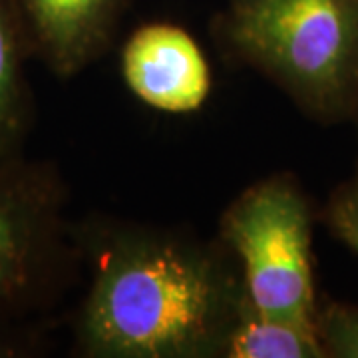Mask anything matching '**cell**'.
Segmentation results:
<instances>
[{
    "label": "cell",
    "mask_w": 358,
    "mask_h": 358,
    "mask_svg": "<svg viewBox=\"0 0 358 358\" xmlns=\"http://www.w3.org/2000/svg\"><path fill=\"white\" fill-rule=\"evenodd\" d=\"M310 231L307 195L285 173L247 187L223 213L221 241L237 259L249 303L259 313L315 324Z\"/></svg>",
    "instance_id": "obj_3"
},
{
    "label": "cell",
    "mask_w": 358,
    "mask_h": 358,
    "mask_svg": "<svg viewBox=\"0 0 358 358\" xmlns=\"http://www.w3.org/2000/svg\"><path fill=\"white\" fill-rule=\"evenodd\" d=\"M225 358H324V350L315 324L271 317L247 301Z\"/></svg>",
    "instance_id": "obj_8"
},
{
    "label": "cell",
    "mask_w": 358,
    "mask_h": 358,
    "mask_svg": "<svg viewBox=\"0 0 358 358\" xmlns=\"http://www.w3.org/2000/svg\"><path fill=\"white\" fill-rule=\"evenodd\" d=\"M357 173H358V171H357Z\"/></svg>",
    "instance_id": "obj_13"
},
{
    "label": "cell",
    "mask_w": 358,
    "mask_h": 358,
    "mask_svg": "<svg viewBox=\"0 0 358 358\" xmlns=\"http://www.w3.org/2000/svg\"><path fill=\"white\" fill-rule=\"evenodd\" d=\"M350 124H355V128L358 131V100H357V106H355V114L350 117Z\"/></svg>",
    "instance_id": "obj_11"
},
{
    "label": "cell",
    "mask_w": 358,
    "mask_h": 358,
    "mask_svg": "<svg viewBox=\"0 0 358 358\" xmlns=\"http://www.w3.org/2000/svg\"><path fill=\"white\" fill-rule=\"evenodd\" d=\"M60 176L24 154L0 159V327L26 329L64 282L78 231L64 215Z\"/></svg>",
    "instance_id": "obj_4"
},
{
    "label": "cell",
    "mask_w": 358,
    "mask_h": 358,
    "mask_svg": "<svg viewBox=\"0 0 358 358\" xmlns=\"http://www.w3.org/2000/svg\"><path fill=\"white\" fill-rule=\"evenodd\" d=\"M122 74L141 102L166 114L199 110L211 88L201 48L173 24L138 28L122 52Z\"/></svg>",
    "instance_id": "obj_5"
},
{
    "label": "cell",
    "mask_w": 358,
    "mask_h": 358,
    "mask_svg": "<svg viewBox=\"0 0 358 358\" xmlns=\"http://www.w3.org/2000/svg\"><path fill=\"white\" fill-rule=\"evenodd\" d=\"M243 2H249V0H231V4H243Z\"/></svg>",
    "instance_id": "obj_12"
},
{
    "label": "cell",
    "mask_w": 358,
    "mask_h": 358,
    "mask_svg": "<svg viewBox=\"0 0 358 358\" xmlns=\"http://www.w3.org/2000/svg\"><path fill=\"white\" fill-rule=\"evenodd\" d=\"M32 56L58 78L76 76L102 56L126 0H13Z\"/></svg>",
    "instance_id": "obj_6"
},
{
    "label": "cell",
    "mask_w": 358,
    "mask_h": 358,
    "mask_svg": "<svg viewBox=\"0 0 358 358\" xmlns=\"http://www.w3.org/2000/svg\"><path fill=\"white\" fill-rule=\"evenodd\" d=\"M315 331L324 358H358V307L324 303L317 307Z\"/></svg>",
    "instance_id": "obj_9"
},
{
    "label": "cell",
    "mask_w": 358,
    "mask_h": 358,
    "mask_svg": "<svg viewBox=\"0 0 358 358\" xmlns=\"http://www.w3.org/2000/svg\"><path fill=\"white\" fill-rule=\"evenodd\" d=\"M225 46L320 124L358 100V0H249L219 18Z\"/></svg>",
    "instance_id": "obj_2"
},
{
    "label": "cell",
    "mask_w": 358,
    "mask_h": 358,
    "mask_svg": "<svg viewBox=\"0 0 358 358\" xmlns=\"http://www.w3.org/2000/svg\"><path fill=\"white\" fill-rule=\"evenodd\" d=\"M28 56L32 52L13 0H0V159L22 154L32 126Z\"/></svg>",
    "instance_id": "obj_7"
},
{
    "label": "cell",
    "mask_w": 358,
    "mask_h": 358,
    "mask_svg": "<svg viewBox=\"0 0 358 358\" xmlns=\"http://www.w3.org/2000/svg\"><path fill=\"white\" fill-rule=\"evenodd\" d=\"M324 223L358 255V173L334 189L324 209Z\"/></svg>",
    "instance_id": "obj_10"
},
{
    "label": "cell",
    "mask_w": 358,
    "mask_h": 358,
    "mask_svg": "<svg viewBox=\"0 0 358 358\" xmlns=\"http://www.w3.org/2000/svg\"><path fill=\"white\" fill-rule=\"evenodd\" d=\"M92 281L74 322L90 358H225L249 301L229 247L117 225L78 235Z\"/></svg>",
    "instance_id": "obj_1"
}]
</instances>
